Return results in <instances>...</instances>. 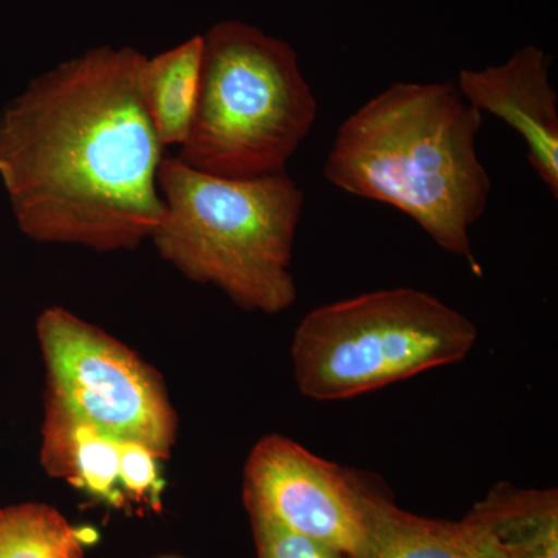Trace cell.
<instances>
[{
  "label": "cell",
  "mask_w": 558,
  "mask_h": 558,
  "mask_svg": "<svg viewBox=\"0 0 558 558\" xmlns=\"http://www.w3.org/2000/svg\"><path fill=\"white\" fill-rule=\"evenodd\" d=\"M159 457L142 444L131 440L120 444L119 480L131 497L159 499L163 487L159 480Z\"/></svg>",
  "instance_id": "obj_15"
},
{
  "label": "cell",
  "mask_w": 558,
  "mask_h": 558,
  "mask_svg": "<svg viewBox=\"0 0 558 558\" xmlns=\"http://www.w3.org/2000/svg\"><path fill=\"white\" fill-rule=\"evenodd\" d=\"M457 86L470 106L519 132L529 163L557 199L558 97L549 80L545 51L524 46L505 64L461 70Z\"/></svg>",
  "instance_id": "obj_8"
},
{
  "label": "cell",
  "mask_w": 558,
  "mask_h": 558,
  "mask_svg": "<svg viewBox=\"0 0 558 558\" xmlns=\"http://www.w3.org/2000/svg\"><path fill=\"white\" fill-rule=\"evenodd\" d=\"M157 180L165 213L150 241L161 259L244 311L275 315L295 303L290 267L304 207L295 180L220 178L167 156Z\"/></svg>",
  "instance_id": "obj_3"
},
{
  "label": "cell",
  "mask_w": 558,
  "mask_h": 558,
  "mask_svg": "<svg viewBox=\"0 0 558 558\" xmlns=\"http://www.w3.org/2000/svg\"><path fill=\"white\" fill-rule=\"evenodd\" d=\"M252 520L258 558H347L339 550L314 539L301 537L289 529L259 513H248Z\"/></svg>",
  "instance_id": "obj_14"
},
{
  "label": "cell",
  "mask_w": 558,
  "mask_h": 558,
  "mask_svg": "<svg viewBox=\"0 0 558 558\" xmlns=\"http://www.w3.org/2000/svg\"><path fill=\"white\" fill-rule=\"evenodd\" d=\"M475 325L421 290H377L303 318L292 341L300 391L315 400L357 398L468 357Z\"/></svg>",
  "instance_id": "obj_5"
},
{
  "label": "cell",
  "mask_w": 558,
  "mask_h": 558,
  "mask_svg": "<svg viewBox=\"0 0 558 558\" xmlns=\"http://www.w3.org/2000/svg\"><path fill=\"white\" fill-rule=\"evenodd\" d=\"M47 371L46 398L120 442H138L165 461L179 418L159 373L131 348L62 307L36 323Z\"/></svg>",
  "instance_id": "obj_6"
},
{
  "label": "cell",
  "mask_w": 558,
  "mask_h": 558,
  "mask_svg": "<svg viewBox=\"0 0 558 558\" xmlns=\"http://www.w3.org/2000/svg\"><path fill=\"white\" fill-rule=\"evenodd\" d=\"M244 505L347 558L362 538L357 478L286 436H266L250 451Z\"/></svg>",
  "instance_id": "obj_7"
},
{
  "label": "cell",
  "mask_w": 558,
  "mask_h": 558,
  "mask_svg": "<svg viewBox=\"0 0 558 558\" xmlns=\"http://www.w3.org/2000/svg\"><path fill=\"white\" fill-rule=\"evenodd\" d=\"M469 515L486 529L505 558H558L556 488L498 484Z\"/></svg>",
  "instance_id": "obj_11"
},
{
  "label": "cell",
  "mask_w": 558,
  "mask_h": 558,
  "mask_svg": "<svg viewBox=\"0 0 558 558\" xmlns=\"http://www.w3.org/2000/svg\"><path fill=\"white\" fill-rule=\"evenodd\" d=\"M202 36H194L157 57L143 58L138 87L161 145L189 138L199 94Z\"/></svg>",
  "instance_id": "obj_12"
},
{
  "label": "cell",
  "mask_w": 558,
  "mask_h": 558,
  "mask_svg": "<svg viewBox=\"0 0 558 558\" xmlns=\"http://www.w3.org/2000/svg\"><path fill=\"white\" fill-rule=\"evenodd\" d=\"M120 444L57 400L46 398L39 459L51 478L65 480L90 497L121 508L124 495L119 488Z\"/></svg>",
  "instance_id": "obj_10"
},
{
  "label": "cell",
  "mask_w": 558,
  "mask_h": 558,
  "mask_svg": "<svg viewBox=\"0 0 558 558\" xmlns=\"http://www.w3.org/2000/svg\"><path fill=\"white\" fill-rule=\"evenodd\" d=\"M143 58L97 47L0 109V183L25 236L119 252L159 227L165 146L140 94Z\"/></svg>",
  "instance_id": "obj_1"
},
{
  "label": "cell",
  "mask_w": 558,
  "mask_h": 558,
  "mask_svg": "<svg viewBox=\"0 0 558 558\" xmlns=\"http://www.w3.org/2000/svg\"><path fill=\"white\" fill-rule=\"evenodd\" d=\"M362 538L348 558H505L478 521L425 519L357 480Z\"/></svg>",
  "instance_id": "obj_9"
},
{
  "label": "cell",
  "mask_w": 558,
  "mask_h": 558,
  "mask_svg": "<svg viewBox=\"0 0 558 558\" xmlns=\"http://www.w3.org/2000/svg\"><path fill=\"white\" fill-rule=\"evenodd\" d=\"M0 558H83L76 529L51 506L0 509Z\"/></svg>",
  "instance_id": "obj_13"
},
{
  "label": "cell",
  "mask_w": 558,
  "mask_h": 558,
  "mask_svg": "<svg viewBox=\"0 0 558 558\" xmlns=\"http://www.w3.org/2000/svg\"><path fill=\"white\" fill-rule=\"evenodd\" d=\"M317 117L288 43L244 22H219L202 36L199 94L178 159L220 178L279 174Z\"/></svg>",
  "instance_id": "obj_4"
},
{
  "label": "cell",
  "mask_w": 558,
  "mask_h": 558,
  "mask_svg": "<svg viewBox=\"0 0 558 558\" xmlns=\"http://www.w3.org/2000/svg\"><path fill=\"white\" fill-rule=\"evenodd\" d=\"M481 126L483 112L457 83L391 84L341 123L325 178L351 196L399 209L480 274L470 229L492 193L476 150Z\"/></svg>",
  "instance_id": "obj_2"
}]
</instances>
